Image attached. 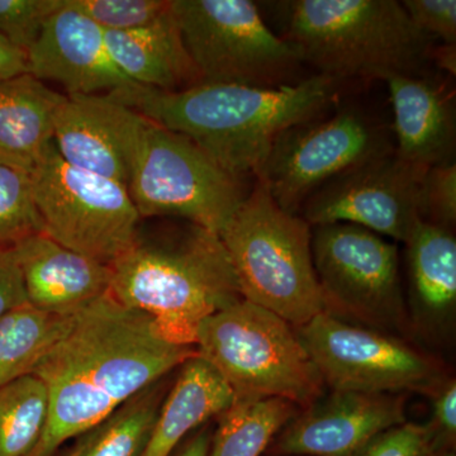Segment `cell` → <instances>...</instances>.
<instances>
[{"instance_id":"obj_5","label":"cell","mask_w":456,"mask_h":456,"mask_svg":"<svg viewBox=\"0 0 456 456\" xmlns=\"http://www.w3.org/2000/svg\"><path fill=\"white\" fill-rule=\"evenodd\" d=\"M220 239L242 297L294 327L327 311L312 256V231L256 182Z\"/></svg>"},{"instance_id":"obj_32","label":"cell","mask_w":456,"mask_h":456,"mask_svg":"<svg viewBox=\"0 0 456 456\" xmlns=\"http://www.w3.org/2000/svg\"><path fill=\"white\" fill-rule=\"evenodd\" d=\"M401 4L417 29L443 44L456 45L455 0H403Z\"/></svg>"},{"instance_id":"obj_38","label":"cell","mask_w":456,"mask_h":456,"mask_svg":"<svg viewBox=\"0 0 456 456\" xmlns=\"http://www.w3.org/2000/svg\"><path fill=\"white\" fill-rule=\"evenodd\" d=\"M436 456H455L454 454H452V452H446V454H437Z\"/></svg>"},{"instance_id":"obj_31","label":"cell","mask_w":456,"mask_h":456,"mask_svg":"<svg viewBox=\"0 0 456 456\" xmlns=\"http://www.w3.org/2000/svg\"><path fill=\"white\" fill-rule=\"evenodd\" d=\"M439 450L430 425L404 422L380 432L350 456H436Z\"/></svg>"},{"instance_id":"obj_29","label":"cell","mask_w":456,"mask_h":456,"mask_svg":"<svg viewBox=\"0 0 456 456\" xmlns=\"http://www.w3.org/2000/svg\"><path fill=\"white\" fill-rule=\"evenodd\" d=\"M62 2L64 0H0V36L27 53Z\"/></svg>"},{"instance_id":"obj_21","label":"cell","mask_w":456,"mask_h":456,"mask_svg":"<svg viewBox=\"0 0 456 456\" xmlns=\"http://www.w3.org/2000/svg\"><path fill=\"white\" fill-rule=\"evenodd\" d=\"M233 402L232 389L197 354L180 367L165 395L142 456H171L189 432L220 416Z\"/></svg>"},{"instance_id":"obj_27","label":"cell","mask_w":456,"mask_h":456,"mask_svg":"<svg viewBox=\"0 0 456 456\" xmlns=\"http://www.w3.org/2000/svg\"><path fill=\"white\" fill-rule=\"evenodd\" d=\"M41 232L31 174L0 163V248H13Z\"/></svg>"},{"instance_id":"obj_16","label":"cell","mask_w":456,"mask_h":456,"mask_svg":"<svg viewBox=\"0 0 456 456\" xmlns=\"http://www.w3.org/2000/svg\"><path fill=\"white\" fill-rule=\"evenodd\" d=\"M404 422L401 398L334 392L293 417L275 449L287 455L350 456L380 432Z\"/></svg>"},{"instance_id":"obj_13","label":"cell","mask_w":456,"mask_h":456,"mask_svg":"<svg viewBox=\"0 0 456 456\" xmlns=\"http://www.w3.org/2000/svg\"><path fill=\"white\" fill-rule=\"evenodd\" d=\"M426 171L404 163L393 150L322 185L302 207V218L311 227L355 224L406 242L421 220L419 191Z\"/></svg>"},{"instance_id":"obj_39","label":"cell","mask_w":456,"mask_h":456,"mask_svg":"<svg viewBox=\"0 0 456 456\" xmlns=\"http://www.w3.org/2000/svg\"><path fill=\"white\" fill-rule=\"evenodd\" d=\"M66 456H69V455H66Z\"/></svg>"},{"instance_id":"obj_8","label":"cell","mask_w":456,"mask_h":456,"mask_svg":"<svg viewBox=\"0 0 456 456\" xmlns=\"http://www.w3.org/2000/svg\"><path fill=\"white\" fill-rule=\"evenodd\" d=\"M241 180L184 134L143 119L127 187L140 217L183 218L220 235L244 202Z\"/></svg>"},{"instance_id":"obj_37","label":"cell","mask_w":456,"mask_h":456,"mask_svg":"<svg viewBox=\"0 0 456 456\" xmlns=\"http://www.w3.org/2000/svg\"><path fill=\"white\" fill-rule=\"evenodd\" d=\"M211 441V431L208 428H203L176 456H208Z\"/></svg>"},{"instance_id":"obj_18","label":"cell","mask_w":456,"mask_h":456,"mask_svg":"<svg viewBox=\"0 0 456 456\" xmlns=\"http://www.w3.org/2000/svg\"><path fill=\"white\" fill-rule=\"evenodd\" d=\"M387 84L395 114V154L424 171L454 161V93L422 74L397 75Z\"/></svg>"},{"instance_id":"obj_17","label":"cell","mask_w":456,"mask_h":456,"mask_svg":"<svg viewBox=\"0 0 456 456\" xmlns=\"http://www.w3.org/2000/svg\"><path fill=\"white\" fill-rule=\"evenodd\" d=\"M27 302L61 317H73L110 292L112 268L36 233L13 246Z\"/></svg>"},{"instance_id":"obj_11","label":"cell","mask_w":456,"mask_h":456,"mask_svg":"<svg viewBox=\"0 0 456 456\" xmlns=\"http://www.w3.org/2000/svg\"><path fill=\"white\" fill-rule=\"evenodd\" d=\"M296 334L334 392H431L440 383L436 365L424 354L391 336L344 322L330 311L296 327Z\"/></svg>"},{"instance_id":"obj_30","label":"cell","mask_w":456,"mask_h":456,"mask_svg":"<svg viewBox=\"0 0 456 456\" xmlns=\"http://www.w3.org/2000/svg\"><path fill=\"white\" fill-rule=\"evenodd\" d=\"M419 218L449 228L456 221V165H437L426 171L419 191Z\"/></svg>"},{"instance_id":"obj_22","label":"cell","mask_w":456,"mask_h":456,"mask_svg":"<svg viewBox=\"0 0 456 456\" xmlns=\"http://www.w3.org/2000/svg\"><path fill=\"white\" fill-rule=\"evenodd\" d=\"M406 245L413 305L428 323L440 325L455 310V237L449 228L419 220Z\"/></svg>"},{"instance_id":"obj_35","label":"cell","mask_w":456,"mask_h":456,"mask_svg":"<svg viewBox=\"0 0 456 456\" xmlns=\"http://www.w3.org/2000/svg\"><path fill=\"white\" fill-rule=\"evenodd\" d=\"M28 73L27 53L0 36V82Z\"/></svg>"},{"instance_id":"obj_33","label":"cell","mask_w":456,"mask_h":456,"mask_svg":"<svg viewBox=\"0 0 456 456\" xmlns=\"http://www.w3.org/2000/svg\"><path fill=\"white\" fill-rule=\"evenodd\" d=\"M431 426L440 449L444 444L454 443L456 436V383L455 380L437 384L432 389Z\"/></svg>"},{"instance_id":"obj_23","label":"cell","mask_w":456,"mask_h":456,"mask_svg":"<svg viewBox=\"0 0 456 456\" xmlns=\"http://www.w3.org/2000/svg\"><path fill=\"white\" fill-rule=\"evenodd\" d=\"M164 379L80 435L69 456H142L167 392Z\"/></svg>"},{"instance_id":"obj_4","label":"cell","mask_w":456,"mask_h":456,"mask_svg":"<svg viewBox=\"0 0 456 456\" xmlns=\"http://www.w3.org/2000/svg\"><path fill=\"white\" fill-rule=\"evenodd\" d=\"M284 38L318 74L345 80L417 75L432 38L417 29L395 0H294L283 3Z\"/></svg>"},{"instance_id":"obj_20","label":"cell","mask_w":456,"mask_h":456,"mask_svg":"<svg viewBox=\"0 0 456 456\" xmlns=\"http://www.w3.org/2000/svg\"><path fill=\"white\" fill-rule=\"evenodd\" d=\"M104 37L119 70L137 86L176 92L200 83L173 9L154 25L128 32L104 31Z\"/></svg>"},{"instance_id":"obj_25","label":"cell","mask_w":456,"mask_h":456,"mask_svg":"<svg viewBox=\"0 0 456 456\" xmlns=\"http://www.w3.org/2000/svg\"><path fill=\"white\" fill-rule=\"evenodd\" d=\"M296 411V404L281 398L235 399L218 416L208 456H260Z\"/></svg>"},{"instance_id":"obj_14","label":"cell","mask_w":456,"mask_h":456,"mask_svg":"<svg viewBox=\"0 0 456 456\" xmlns=\"http://www.w3.org/2000/svg\"><path fill=\"white\" fill-rule=\"evenodd\" d=\"M143 119L107 94L65 95L53 117V145L66 163L127 188Z\"/></svg>"},{"instance_id":"obj_36","label":"cell","mask_w":456,"mask_h":456,"mask_svg":"<svg viewBox=\"0 0 456 456\" xmlns=\"http://www.w3.org/2000/svg\"><path fill=\"white\" fill-rule=\"evenodd\" d=\"M428 61L436 66L440 70L445 71L450 77L456 75V45L443 44L439 46H432Z\"/></svg>"},{"instance_id":"obj_15","label":"cell","mask_w":456,"mask_h":456,"mask_svg":"<svg viewBox=\"0 0 456 456\" xmlns=\"http://www.w3.org/2000/svg\"><path fill=\"white\" fill-rule=\"evenodd\" d=\"M28 74L64 86L68 95L110 94L132 86L108 50L104 31L62 2L27 51Z\"/></svg>"},{"instance_id":"obj_2","label":"cell","mask_w":456,"mask_h":456,"mask_svg":"<svg viewBox=\"0 0 456 456\" xmlns=\"http://www.w3.org/2000/svg\"><path fill=\"white\" fill-rule=\"evenodd\" d=\"M341 83L325 75L277 88L200 83L164 90L132 86L107 94L167 130L184 134L236 178L254 175L275 140L293 126L323 117Z\"/></svg>"},{"instance_id":"obj_12","label":"cell","mask_w":456,"mask_h":456,"mask_svg":"<svg viewBox=\"0 0 456 456\" xmlns=\"http://www.w3.org/2000/svg\"><path fill=\"white\" fill-rule=\"evenodd\" d=\"M312 256L326 307L393 325L402 320L397 246L349 224L314 227Z\"/></svg>"},{"instance_id":"obj_6","label":"cell","mask_w":456,"mask_h":456,"mask_svg":"<svg viewBox=\"0 0 456 456\" xmlns=\"http://www.w3.org/2000/svg\"><path fill=\"white\" fill-rule=\"evenodd\" d=\"M196 349L235 399L281 398L308 407L323 380L290 323L240 299L198 326Z\"/></svg>"},{"instance_id":"obj_34","label":"cell","mask_w":456,"mask_h":456,"mask_svg":"<svg viewBox=\"0 0 456 456\" xmlns=\"http://www.w3.org/2000/svg\"><path fill=\"white\" fill-rule=\"evenodd\" d=\"M26 303L28 302L13 248H0V318Z\"/></svg>"},{"instance_id":"obj_10","label":"cell","mask_w":456,"mask_h":456,"mask_svg":"<svg viewBox=\"0 0 456 456\" xmlns=\"http://www.w3.org/2000/svg\"><path fill=\"white\" fill-rule=\"evenodd\" d=\"M393 150L382 126L347 108L330 118L288 128L255 176L281 208L298 215L308 198L330 180Z\"/></svg>"},{"instance_id":"obj_1","label":"cell","mask_w":456,"mask_h":456,"mask_svg":"<svg viewBox=\"0 0 456 456\" xmlns=\"http://www.w3.org/2000/svg\"><path fill=\"white\" fill-rule=\"evenodd\" d=\"M196 355V347L167 341L147 314L104 294L75 314L33 369L49 395V419L29 456L55 455Z\"/></svg>"},{"instance_id":"obj_26","label":"cell","mask_w":456,"mask_h":456,"mask_svg":"<svg viewBox=\"0 0 456 456\" xmlns=\"http://www.w3.org/2000/svg\"><path fill=\"white\" fill-rule=\"evenodd\" d=\"M49 419V395L33 374L0 388V456H29Z\"/></svg>"},{"instance_id":"obj_9","label":"cell","mask_w":456,"mask_h":456,"mask_svg":"<svg viewBox=\"0 0 456 456\" xmlns=\"http://www.w3.org/2000/svg\"><path fill=\"white\" fill-rule=\"evenodd\" d=\"M31 178L42 232L53 241L107 265L136 242L140 213L121 183L66 163L53 143Z\"/></svg>"},{"instance_id":"obj_28","label":"cell","mask_w":456,"mask_h":456,"mask_svg":"<svg viewBox=\"0 0 456 456\" xmlns=\"http://www.w3.org/2000/svg\"><path fill=\"white\" fill-rule=\"evenodd\" d=\"M106 32H128L154 25L171 11V0H69Z\"/></svg>"},{"instance_id":"obj_3","label":"cell","mask_w":456,"mask_h":456,"mask_svg":"<svg viewBox=\"0 0 456 456\" xmlns=\"http://www.w3.org/2000/svg\"><path fill=\"white\" fill-rule=\"evenodd\" d=\"M110 268L114 298L183 346H194L203 320L244 298L220 235L191 222L161 239L137 237Z\"/></svg>"},{"instance_id":"obj_24","label":"cell","mask_w":456,"mask_h":456,"mask_svg":"<svg viewBox=\"0 0 456 456\" xmlns=\"http://www.w3.org/2000/svg\"><path fill=\"white\" fill-rule=\"evenodd\" d=\"M73 318L42 312L28 303L0 318V388L32 374Z\"/></svg>"},{"instance_id":"obj_7","label":"cell","mask_w":456,"mask_h":456,"mask_svg":"<svg viewBox=\"0 0 456 456\" xmlns=\"http://www.w3.org/2000/svg\"><path fill=\"white\" fill-rule=\"evenodd\" d=\"M171 9L200 83H298L301 53L269 28L250 0H171Z\"/></svg>"},{"instance_id":"obj_19","label":"cell","mask_w":456,"mask_h":456,"mask_svg":"<svg viewBox=\"0 0 456 456\" xmlns=\"http://www.w3.org/2000/svg\"><path fill=\"white\" fill-rule=\"evenodd\" d=\"M64 98L28 73L0 82V163L32 173L53 143Z\"/></svg>"}]
</instances>
